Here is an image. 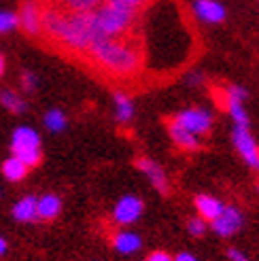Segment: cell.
I'll return each instance as SVG.
<instances>
[{
  "label": "cell",
  "mask_w": 259,
  "mask_h": 261,
  "mask_svg": "<svg viewBox=\"0 0 259 261\" xmlns=\"http://www.w3.org/2000/svg\"><path fill=\"white\" fill-rule=\"evenodd\" d=\"M43 32L51 43L60 45L64 51L85 56L94 38H100L96 23V11H60L49 7L41 17Z\"/></svg>",
  "instance_id": "cell-1"
},
{
  "label": "cell",
  "mask_w": 259,
  "mask_h": 261,
  "mask_svg": "<svg viewBox=\"0 0 259 261\" xmlns=\"http://www.w3.org/2000/svg\"><path fill=\"white\" fill-rule=\"evenodd\" d=\"M85 58L94 68L109 76H115V79L136 76L142 66L140 45L136 38H130V34L119 38H109V36L94 38Z\"/></svg>",
  "instance_id": "cell-2"
},
{
  "label": "cell",
  "mask_w": 259,
  "mask_h": 261,
  "mask_svg": "<svg viewBox=\"0 0 259 261\" xmlns=\"http://www.w3.org/2000/svg\"><path fill=\"white\" fill-rule=\"evenodd\" d=\"M94 11H96V23L100 36H109V38H119L130 34L138 15L136 9L127 7L121 0H105Z\"/></svg>",
  "instance_id": "cell-3"
},
{
  "label": "cell",
  "mask_w": 259,
  "mask_h": 261,
  "mask_svg": "<svg viewBox=\"0 0 259 261\" xmlns=\"http://www.w3.org/2000/svg\"><path fill=\"white\" fill-rule=\"evenodd\" d=\"M172 121L180 127H185L191 134L204 136V134H209L213 127V115L206 109H187V111L176 113L172 117Z\"/></svg>",
  "instance_id": "cell-4"
},
{
  "label": "cell",
  "mask_w": 259,
  "mask_h": 261,
  "mask_svg": "<svg viewBox=\"0 0 259 261\" xmlns=\"http://www.w3.org/2000/svg\"><path fill=\"white\" fill-rule=\"evenodd\" d=\"M231 140H234V147L240 153V158L247 162L253 170H259V147L257 140L251 136L249 127H234V134H231Z\"/></svg>",
  "instance_id": "cell-5"
},
{
  "label": "cell",
  "mask_w": 259,
  "mask_h": 261,
  "mask_svg": "<svg viewBox=\"0 0 259 261\" xmlns=\"http://www.w3.org/2000/svg\"><path fill=\"white\" fill-rule=\"evenodd\" d=\"M142 215V200L136 195H125L117 204H115L113 211V219L117 225H130L138 221V217Z\"/></svg>",
  "instance_id": "cell-6"
},
{
  "label": "cell",
  "mask_w": 259,
  "mask_h": 261,
  "mask_svg": "<svg viewBox=\"0 0 259 261\" xmlns=\"http://www.w3.org/2000/svg\"><path fill=\"white\" fill-rule=\"evenodd\" d=\"M211 227L223 238L234 236V233L242 227V215L234 206H223L221 215H219L215 221H211Z\"/></svg>",
  "instance_id": "cell-7"
},
{
  "label": "cell",
  "mask_w": 259,
  "mask_h": 261,
  "mask_svg": "<svg viewBox=\"0 0 259 261\" xmlns=\"http://www.w3.org/2000/svg\"><path fill=\"white\" fill-rule=\"evenodd\" d=\"M17 17H19L21 30H23L25 34L36 36V34L43 32V25H41L43 11H41V7H38V3H34V0H25Z\"/></svg>",
  "instance_id": "cell-8"
},
{
  "label": "cell",
  "mask_w": 259,
  "mask_h": 261,
  "mask_svg": "<svg viewBox=\"0 0 259 261\" xmlns=\"http://www.w3.org/2000/svg\"><path fill=\"white\" fill-rule=\"evenodd\" d=\"M136 168L149 178V182H151V185L158 189L160 193H164V195L168 193L170 185H168V176H166L164 168H162L160 164H155V162L149 160V158H138V160H136Z\"/></svg>",
  "instance_id": "cell-9"
},
{
  "label": "cell",
  "mask_w": 259,
  "mask_h": 261,
  "mask_svg": "<svg viewBox=\"0 0 259 261\" xmlns=\"http://www.w3.org/2000/svg\"><path fill=\"white\" fill-rule=\"evenodd\" d=\"M193 13L204 23H221L225 19V7L217 0H196Z\"/></svg>",
  "instance_id": "cell-10"
},
{
  "label": "cell",
  "mask_w": 259,
  "mask_h": 261,
  "mask_svg": "<svg viewBox=\"0 0 259 261\" xmlns=\"http://www.w3.org/2000/svg\"><path fill=\"white\" fill-rule=\"evenodd\" d=\"M168 134H170V138H172L174 145H176L178 149H183V151H198V149L202 147V140H200V136H196V134L187 132L185 127L176 125L172 119L168 121Z\"/></svg>",
  "instance_id": "cell-11"
},
{
  "label": "cell",
  "mask_w": 259,
  "mask_h": 261,
  "mask_svg": "<svg viewBox=\"0 0 259 261\" xmlns=\"http://www.w3.org/2000/svg\"><path fill=\"white\" fill-rule=\"evenodd\" d=\"M62 211V200L56 193H45L36 200V215L43 221H54Z\"/></svg>",
  "instance_id": "cell-12"
},
{
  "label": "cell",
  "mask_w": 259,
  "mask_h": 261,
  "mask_svg": "<svg viewBox=\"0 0 259 261\" xmlns=\"http://www.w3.org/2000/svg\"><path fill=\"white\" fill-rule=\"evenodd\" d=\"M196 208H198V215L204 221H215L223 211V204L219 202L213 195H198L196 198Z\"/></svg>",
  "instance_id": "cell-13"
},
{
  "label": "cell",
  "mask_w": 259,
  "mask_h": 261,
  "mask_svg": "<svg viewBox=\"0 0 259 261\" xmlns=\"http://www.w3.org/2000/svg\"><path fill=\"white\" fill-rule=\"evenodd\" d=\"M34 147H41V138H38V134L32 127H17L13 132L11 149H34Z\"/></svg>",
  "instance_id": "cell-14"
},
{
  "label": "cell",
  "mask_w": 259,
  "mask_h": 261,
  "mask_svg": "<svg viewBox=\"0 0 259 261\" xmlns=\"http://www.w3.org/2000/svg\"><path fill=\"white\" fill-rule=\"evenodd\" d=\"M13 217H15L17 221H21V223H32V221H36L38 219V215H36V198H32V195L21 198L15 206H13Z\"/></svg>",
  "instance_id": "cell-15"
},
{
  "label": "cell",
  "mask_w": 259,
  "mask_h": 261,
  "mask_svg": "<svg viewBox=\"0 0 259 261\" xmlns=\"http://www.w3.org/2000/svg\"><path fill=\"white\" fill-rule=\"evenodd\" d=\"M113 246L123 255H132L140 249V238L132 231H117L113 233Z\"/></svg>",
  "instance_id": "cell-16"
},
{
  "label": "cell",
  "mask_w": 259,
  "mask_h": 261,
  "mask_svg": "<svg viewBox=\"0 0 259 261\" xmlns=\"http://www.w3.org/2000/svg\"><path fill=\"white\" fill-rule=\"evenodd\" d=\"M115 117H117L119 123H127L134 117V102L123 91L115 94Z\"/></svg>",
  "instance_id": "cell-17"
},
{
  "label": "cell",
  "mask_w": 259,
  "mask_h": 261,
  "mask_svg": "<svg viewBox=\"0 0 259 261\" xmlns=\"http://www.w3.org/2000/svg\"><path fill=\"white\" fill-rule=\"evenodd\" d=\"M28 170H30V168L25 166L19 158H15V155H13V158H9V160L3 164V174H5L9 180H13V182H19L21 178H25Z\"/></svg>",
  "instance_id": "cell-18"
},
{
  "label": "cell",
  "mask_w": 259,
  "mask_h": 261,
  "mask_svg": "<svg viewBox=\"0 0 259 261\" xmlns=\"http://www.w3.org/2000/svg\"><path fill=\"white\" fill-rule=\"evenodd\" d=\"M0 104H3L7 111L15 113V115H19V113L25 111V102L21 100V96L17 94V91H11V89L0 91Z\"/></svg>",
  "instance_id": "cell-19"
},
{
  "label": "cell",
  "mask_w": 259,
  "mask_h": 261,
  "mask_svg": "<svg viewBox=\"0 0 259 261\" xmlns=\"http://www.w3.org/2000/svg\"><path fill=\"white\" fill-rule=\"evenodd\" d=\"M15 158H19L28 168L38 166L41 164V147H34V149H11Z\"/></svg>",
  "instance_id": "cell-20"
},
{
  "label": "cell",
  "mask_w": 259,
  "mask_h": 261,
  "mask_svg": "<svg viewBox=\"0 0 259 261\" xmlns=\"http://www.w3.org/2000/svg\"><path fill=\"white\" fill-rule=\"evenodd\" d=\"M45 125H47V129H51V132H62V129L66 127V115L58 109L49 111L45 115Z\"/></svg>",
  "instance_id": "cell-21"
},
{
  "label": "cell",
  "mask_w": 259,
  "mask_h": 261,
  "mask_svg": "<svg viewBox=\"0 0 259 261\" xmlns=\"http://www.w3.org/2000/svg\"><path fill=\"white\" fill-rule=\"evenodd\" d=\"M19 25V17L11 11H0V34H7Z\"/></svg>",
  "instance_id": "cell-22"
},
{
  "label": "cell",
  "mask_w": 259,
  "mask_h": 261,
  "mask_svg": "<svg viewBox=\"0 0 259 261\" xmlns=\"http://www.w3.org/2000/svg\"><path fill=\"white\" fill-rule=\"evenodd\" d=\"M105 0H64L68 11H92Z\"/></svg>",
  "instance_id": "cell-23"
},
{
  "label": "cell",
  "mask_w": 259,
  "mask_h": 261,
  "mask_svg": "<svg viewBox=\"0 0 259 261\" xmlns=\"http://www.w3.org/2000/svg\"><path fill=\"white\" fill-rule=\"evenodd\" d=\"M189 233H191V236H204V233H206V221L202 219V217H198V219H191L189 221Z\"/></svg>",
  "instance_id": "cell-24"
},
{
  "label": "cell",
  "mask_w": 259,
  "mask_h": 261,
  "mask_svg": "<svg viewBox=\"0 0 259 261\" xmlns=\"http://www.w3.org/2000/svg\"><path fill=\"white\" fill-rule=\"evenodd\" d=\"M21 85H23L25 91H34V89H36V74L23 72V74H21Z\"/></svg>",
  "instance_id": "cell-25"
},
{
  "label": "cell",
  "mask_w": 259,
  "mask_h": 261,
  "mask_svg": "<svg viewBox=\"0 0 259 261\" xmlns=\"http://www.w3.org/2000/svg\"><path fill=\"white\" fill-rule=\"evenodd\" d=\"M145 261H174V259L168 255V253H164V251H155V253H151Z\"/></svg>",
  "instance_id": "cell-26"
},
{
  "label": "cell",
  "mask_w": 259,
  "mask_h": 261,
  "mask_svg": "<svg viewBox=\"0 0 259 261\" xmlns=\"http://www.w3.org/2000/svg\"><path fill=\"white\" fill-rule=\"evenodd\" d=\"M227 257H229L231 261H249V257L244 255L242 251H238V249H229V251H227Z\"/></svg>",
  "instance_id": "cell-27"
},
{
  "label": "cell",
  "mask_w": 259,
  "mask_h": 261,
  "mask_svg": "<svg viewBox=\"0 0 259 261\" xmlns=\"http://www.w3.org/2000/svg\"><path fill=\"white\" fill-rule=\"evenodd\" d=\"M121 3H125L127 7H132V9H136V11H140L142 7L149 3V0H121Z\"/></svg>",
  "instance_id": "cell-28"
},
{
  "label": "cell",
  "mask_w": 259,
  "mask_h": 261,
  "mask_svg": "<svg viewBox=\"0 0 259 261\" xmlns=\"http://www.w3.org/2000/svg\"><path fill=\"white\" fill-rule=\"evenodd\" d=\"M187 83H191V85H202V83H204V76L198 74V72H189Z\"/></svg>",
  "instance_id": "cell-29"
},
{
  "label": "cell",
  "mask_w": 259,
  "mask_h": 261,
  "mask_svg": "<svg viewBox=\"0 0 259 261\" xmlns=\"http://www.w3.org/2000/svg\"><path fill=\"white\" fill-rule=\"evenodd\" d=\"M174 261H198V259L193 255H189V253H180V255L174 257Z\"/></svg>",
  "instance_id": "cell-30"
},
{
  "label": "cell",
  "mask_w": 259,
  "mask_h": 261,
  "mask_svg": "<svg viewBox=\"0 0 259 261\" xmlns=\"http://www.w3.org/2000/svg\"><path fill=\"white\" fill-rule=\"evenodd\" d=\"M7 253V240L5 238H0V257H3Z\"/></svg>",
  "instance_id": "cell-31"
},
{
  "label": "cell",
  "mask_w": 259,
  "mask_h": 261,
  "mask_svg": "<svg viewBox=\"0 0 259 261\" xmlns=\"http://www.w3.org/2000/svg\"><path fill=\"white\" fill-rule=\"evenodd\" d=\"M3 72H5V58L0 56V76H3Z\"/></svg>",
  "instance_id": "cell-32"
},
{
  "label": "cell",
  "mask_w": 259,
  "mask_h": 261,
  "mask_svg": "<svg viewBox=\"0 0 259 261\" xmlns=\"http://www.w3.org/2000/svg\"><path fill=\"white\" fill-rule=\"evenodd\" d=\"M257 189H259V182H257Z\"/></svg>",
  "instance_id": "cell-33"
}]
</instances>
